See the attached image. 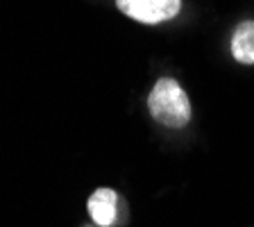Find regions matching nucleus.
<instances>
[{
  "instance_id": "nucleus-3",
  "label": "nucleus",
  "mask_w": 254,
  "mask_h": 227,
  "mask_svg": "<svg viewBox=\"0 0 254 227\" xmlns=\"http://www.w3.org/2000/svg\"><path fill=\"white\" fill-rule=\"evenodd\" d=\"M89 214L98 225L109 227L116 221V207H118V196L111 189H98L86 202Z\"/></svg>"
},
{
  "instance_id": "nucleus-2",
  "label": "nucleus",
  "mask_w": 254,
  "mask_h": 227,
  "mask_svg": "<svg viewBox=\"0 0 254 227\" xmlns=\"http://www.w3.org/2000/svg\"><path fill=\"white\" fill-rule=\"evenodd\" d=\"M116 5L125 16L152 25L175 18L182 9V0H116Z\"/></svg>"
},
{
  "instance_id": "nucleus-1",
  "label": "nucleus",
  "mask_w": 254,
  "mask_h": 227,
  "mask_svg": "<svg viewBox=\"0 0 254 227\" xmlns=\"http://www.w3.org/2000/svg\"><path fill=\"white\" fill-rule=\"evenodd\" d=\"M150 114L157 123L166 127H184L190 118V102L175 79L164 77L154 84L152 93L148 98Z\"/></svg>"
},
{
  "instance_id": "nucleus-4",
  "label": "nucleus",
  "mask_w": 254,
  "mask_h": 227,
  "mask_svg": "<svg viewBox=\"0 0 254 227\" xmlns=\"http://www.w3.org/2000/svg\"><path fill=\"white\" fill-rule=\"evenodd\" d=\"M232 55L241 64H254V21L236 25L232 37Z\"/></svg>"
}]
</instances>
